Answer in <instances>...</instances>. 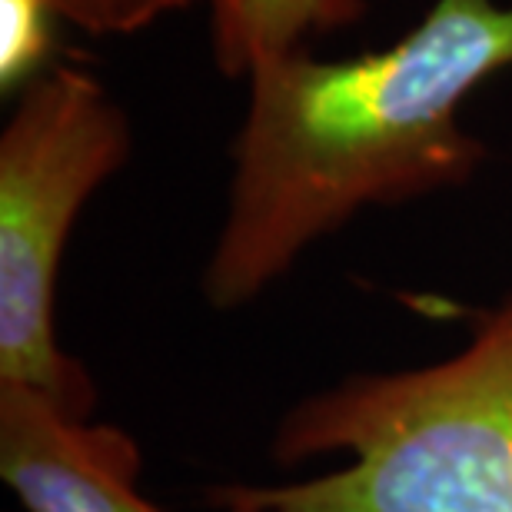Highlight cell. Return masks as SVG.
I'll use <instances>...</instances> for the list:
<instances>
[{
    "instance_id": "cell-5",
    "label": "cell",
    "mask_w": 512,
    "mask_h": 512,
    "mask_svg": "<svg viewBox=\"0 0 512 512\" xmlns=\"http://www.w3.org/2000/svg\"><path fill=\"white\" fill-rule=\"evenodd\" d=\"M210 47L220 74L247 77L256 60L353 27L366 0H207Z\"/></svg>"
},
{
    "instance_id": "cell-3",
    "label": "cell",
    "mask_w": 512,
    "mask_h": 512,
    "mask_svg": "<svg viewBox=\"0 0 512 512\" xmlns=\"http://www.w3.org/2000/svg\"><path fill=\"white\" fill-rule=\"evenodd\" d=\"M130 147L124 107L80 64H54L20 90L0 133V383L77 416H94L97 393L57 343V276L80 210Z\"/></svg>"
},
{
    "instance_id": "cell-6",
    "label": "cell",
    "mask_w": 512,
    "mask_h": 512,
    "mask_svg": "<svg viewBox=\"0 0 512 512\" xmlns=\"http://www.w3.org/2000/svg\"><path fill=\"white\" fill-rule=\"evenodd\" d=\"M57 24L40 0H0V87L7 97L50 70Z\"/></svg>"
},
{
    "instance_id": "cell-1",
    "label": "cell",
    "mask_w": 512,
    "mask_h": 512,
    "mask_svg": "<svg viewBox=\"0 0 512 512\" xmlns=\"http://www.w3.org/2000/svg\"><path fill=\"white\" fill-rule=\"evenodd\" d=\"M512 67V7L436 0L393 47L350 60L286 50L247 74L220 233L200 290L220 313L256 303L366 207L456 190L486 143L459 110Z\"/></svg>"
},
{
    "instance_id": "cell-4",
    "label": "cell",
    "mask_w": 512,
    "mask_h": 512,
    "mask_svg": "<svg viewBox=\"0 0 512 512\" xmlns=\"http://www.w3.org/2000/svg\"><path fill=\"white\" fill-rule=\"evenodd\" d=\"M140 446L127 429L0 383V476L24 512H167L140 493ZM217 512H260L210 489Z\"/></svg>"
},
{
    "instance_id": "cell-2",
    "label": "cell",
    "mask_w": 512,
    "mask_h": 512,
    "mask_svg": "<svg viewBox=\"0 0 512 512\" xmlns=\"http://www.w3.org/2000/svg\"><path fill=\"white\" fill-rule=\"evenodd\" d=\"M323 456L340 466L213 493L260 512H512V290L443 360L346 376L286 409L276 463Z\"/></svg>"
},
{
    "instance_id": "cell-7",
    "label": "cell",
    "mask_w": 512,
    "mask_h": 512,
    "mask_svg": "<svg viewBox=\"0 0 512 512\" xmlns=\"http://www.w3.org/2000/svg\"><path fill=\"white\" fill-rule=\"evenodd\" d=\"M57 20L94 37H127L180 14L193 0H40Z\"/></svg>"
}]
</instances>
